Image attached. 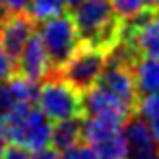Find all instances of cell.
Returning <instances> with one entry per match:
<instances>
[{"mask_svg":"<svg viewBox=\"0 0 159 159\" xmlns=\"http://www.w3.org/2000/svg\"><path fill=\"white\" fill-rule=\"evenodd\" d=\"M84 118H68L52 124L51 130V144L57 152H66V149L82 144V132H84Z\"/></svg>","mask_w":159,"mask_h":159,"instance_id":"cell-13","label":"cell"},{"mask_svg":"<svg viewBox=\"0 0 159 159\" xmlns=\"http://www.w3.org/2000/svg\"><path fill=\"white\" fill-rule=\"evenodd\" d=\"M82 142L99 159H128L124 124H120V122L85 116Z\"/></svg>","mask_w":159,"mask_h":159,"instance_id":"cell-5","label":"cell"},{"mask_svg":"<svg viewBox=\"0 0 159 159\" xmlns=\"http://www.w3.org/2000/svg\"><path fill=\"white\" fill-rule=\"evenodd\" d=\"M10 144V138H8V128H6V120L4 116L0 115V155L6 149V146Z\"/></svg>","mask_w":159,"mask_h":159,"instance_id":"cell-21","label":"cell"},{"mask_svg":"<svg viewBox=\"0 0 159 159\" xmlns=\"http://www.w3.org/2000/svg\"><path fill=\"white\" fill-rule=\"evenodd\" d=\"M29 0H0V10L4 12H25Z\"/></svg>","mask_w":159,"mask_h":159,"instance_id":"cell-20","label":"cell"},{"mask_svg":"<svg viewBox=\"0 0 159 159\" xmlns=\"http://www.w3.org/2000/svg\"><path fill=\"white\" fill-rule=\"evenodd\" d=\"M111 2H113V8H115L116 16L124 23L134 21V20L142 18L146 12H149L142 0H111Z\"/></svg>","mask_w":159,"mask_h":159,"instance_id":"cell-16","label":"cell"},{"mask_svg":"<svg viewBox=\"0 0 159 159\" xmlns=\"http://www.w3.org/2000/svg\"><path fill=\"white\" fill-rule=\"evenodd\" d=\"M14 74H18V70H16V64L10 60V57L0 49V84L6 82V80H10Z\"/></svg>","mask_w":159,"mask_h":159,"instance_id":"cell-18","label":"cell"},{"mask_svg":"<svg viewBox=\"0 0 159 159\" xmlns=\"http://www.w3.org/2000/svg\"><path fill=\"white\" fill-rule=\"evenodd\" d=\"M29 159H60V155H58V152L54 148H45V149H41V152H35V155L33 157H29Z\"/></svg>","mask_w":159,"mask_h":159,"instance_id":"cell-22","label":"cell"},{"mask_svg":"<svg viewBox=\"0 0 159 159\" xmlns=\"http://www.w3.org/2000/svg\"><path fill=\"white\" fill-rule=\"evenodd\" d=\"M60 159H99V157L82 142V144H78L74 148L66 149V152H62V157Z\"/></svg>","mask_w":159,"mask_h":159,"instance_id":"cell-17","label":"cell"},{"mask_svg":"<svg viewBox=\"0 0 159 159\" xmlns=\"http://www.w3.org/2000/svg\"><path fill=\"white\" fill-rule=\"evenodd\" d=\"M134 115L148 126L152 136L159 142V95H144V97H140Z\"/></svg>","mask_w":159,"mask_h":159,"instance_id":"cell-14","label":"cell"},{"mask_svg":"<svg viewBox=\"0 0 159 159\" xmlns=\"http://www.w3.org/2000/svg\"><path fill=\"white\" fill-rule=\"evenodd\" d=\"M82 45L111 52L122 39L124 21L116 16L111 0H84L70 10Z\"/></svg>","mask_w":159,"mask_h":159,"instance_id":"cell-1","label":"cell"},{"mask_svg":"<svg viewBox=\"0 0 159 159\" xmlns=\"http://www.w3.org/2000/svg\"><path fill=\"white\" fill-rule=\"evenodd\" d=\"M31 18L37 23H43L51 18H57V16L68 12L64 0H29L27 10H25Z\"/></svg>","mask_w":159,"mask_h":159,"instance_id":"cell-15","label":"cell"},{"mask_svg":"<svg viewBox=\"0 0 159 159\" xmlns=\"http://www.w3.org/2000/svg\"><path fill=\"white\" fill-rule=\"evenodd\" d=\"M80 2H84V0H64V4H66V6H72V8L78 6Z\"/></svg>","mask_w":159,"mask_h":159,"instance_id":"cell-24","label":"cell"},{"mask_svg":"<svg viewBox=\"0 0 159 159\" xmlns=\"http://www.w3.org/2000/svg\"><path fill=\"white\" fill-rule=\"evenodd\" d=\"M107 54L109 52L101 51V49H95V47L80 45V49L72 54V58H70L57 74L64 80V82H68L74 89L84 93V91L91 89V87L97 84L103 68H105Z\"/></svg>","mask_w":159,"mask_h":159,"instance_id":"cell-6","label":"cell"},{"mask_svg":"<svg viewBox=\"0 0 159 159\" xmlns=\"http://www.w3.org/2000/svg\"><path fill=\"white\" fill-rule=\"evenodd\" d=\"M37 31L43 39L47 57H49L51 74H57L82 45V39H80L78 29L74 25V20L70 16V12H64L57 16V18L43 21Z\"/></svg>","mask_w":159,"mask_h":159,"instance_id":"cell-4","label":"cell"},{"mask_svg":"<svg viewBox=\"0 0 159 159\" xmlns=\"http://www.w3.org/2000/svg\"><path fill=\"white\" fill-rule=\"evenodd\" d=\"M16 70H18L20 76L31 80V82H37V84L43 82L47 76H51L49 57H47L43 39H41L37 29L27 39V43H25V47H23V51L20 54Z\"/></svg>","mask_w":159,"mask_h":159,"instance_id":"cell-10","label":"cell"},{"mask_svg":"<svg viewBox=\"0 0 159 159\" xmlns=\"http://www.w3.org/2000/svg\"><path fill=\"white\" fill-rule=\"evenodd\" d=\"M4 116L10 144H18L27 152H41L51 146L52 124L39 107L35 105H16Z\"/></svg>","mask_w":159,"mask_h":159,"instance_id":"cell-2","label":"cell"},{"mask_svg":"<svg viewBox=\"0 0 159 159\" xmlns=\"http://www.w3.org/2000/svg\"><path fill=\"white\" fill-rule=\"evenodd\" d=\"M29 152L25 148H21L18 144H8L6 149L2 152V155H0V159H29Z\"/></svg>","mask_w":159,"mask_h":159,"instance_id":"cell-19","label":"cell"},{"mask_svg":"<svg viewBox=\"0 0 159 159\" xmlns=\"http://www.w3.org/2000/svg\"><path fill=\"white\" fill-rule=\"evenodd\" d=\"M84 97V113L85 116H95V118H105V120L120 122L124 124L134 116V111L124 105L122 101L113 97L109 91H105L99 85H93L91 89L82 93Z\"/></svg>","mask_w":159,"mask_h":159,"instance_id":"cell-9","label":"cell"},{"mask_svg":"<svg viewBox=\"0 0 159 159\" xmlns=\"http://www.w3.org/2000/svg\"><path fill=\"white\" fill-rule=\"evenodd\" d=\"M37 105L39 111L52 122L85 116L82 93L64 82L58 74H51L43 80V84L39 85Z\"/></svg>","mask_w":159,"mask_h":159,"instance_id":"cell-3","label":"cell"},{"mask_svg":"<svg viewBox=\"0 0 159 159\" xmlns=\"http://www.w3.org/2000/svg\"><path fill=\"white\" fill-rule=\"evenodd\" d=\"M124 138L128 159H159V142L136 115L124 122Z\"/></svg>","mask_w":159,"mask_h":159,"instance_id":"cell-11","label":"cell"},{"mask_svg":"<svg viewBox=\"0 0 159 159\" xmlns=\"http://www.w3.org/2000/svg\"><path fill=\"white\" fill-rule=\"evenodd\" d=\"M144 6L148 10H153V12H159V0H142Z\"/></svg>","mask_w":159,"mask_h":159,"instance_id":"cell-23","label":"cell"},{"mask_svg":"<svg viewBox=\"0 0 159 159\" xmlns=\"http://www.w3.org/2000/svg\"><path fill=\"white\" fill-rule=\"evenodd\" d=\"M120 43H124L138 58H159V12L149 10L142 18L124 23Z\"/></svg>","mask_w":159,"mask_h":159,"instance_id":"cell-8","label":"cell"},{"mask_svg":"<svg viewBox=\"0 0 159 159\" xmlns=\"http://www.w3.org/2000/svg\"><path fill=\"white\" fill-rule=\"evenodd\" d=\"M138 95H159V58L140 57L132 66Z\"/></svg>","mask_w":159,"mask_h":159,"instance_id":"cell-12","label":"cell"},{"mask_svg":"<svg viewBox=\"0 0 159 159\" xmlns=\"http://www.w3.org/2000/svg\"><path fill=\"white\" fill-rule=\"evenodd\" d=\"M95 85L103 87V89L109 91L113 97L122 101L124 105H128L132 111H136L140 95H138V89H136V80H134L132 64L116 58L115 54L109 52L105 68H103V72H101Z\"/></svg>","mask_w":159,"mask_h":159,"instance_id":"cell-7","label":"cell"}]
</instances>
